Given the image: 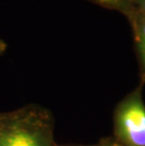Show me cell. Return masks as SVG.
Returning a JSON list of instances; mask_svg holds the SVG:
<instances>
[{
    "instance_id": "obj_1",
    "label": "cell",
    "mask_w": 145,
    "mask_h": 146,
    "mask_svg": "<svg viewBox=\"0 0 145 146\" xmlns=\"http://www.w3.org/2000/svg\"><path fill=\"white\" fill-rule=\"evenodd\" d=\"M51 111L29 104L0 112V146H56Z\"/></svg>"
},
{
    "instance_id": "obj_2",
    "label": "cell",
    "mask_w": 145,
    "mask_h": 146,
    "mask_svg": "<svg viewBox=\"0 0 145 146\" xmlns=\"http://www.w3.org/2000/svg\"><path fill=\"white\" fill-rule=\"evenodd\" d=\"M144 86L138 82L114 108L113 138L123 146H145Z\"/></svg>"
},
{
    "instance_id": "obj_3",
    "label": "cell",
    "mask_w": 145,
    "mask_h": 146,
    "mask_svg": "<svg viewBox=\"0 0 145 146\" xmlns=\"http://www.w3.org/2000/svg\"><path fill=\"white\" fill-rule=\"evenodd\" d=\"M123 15L127 19L133 32L136 55L138 62V82L145 85V15L134 8L130 9Z\"/></svg>"
},
{
    "instance_id": "obj_4",
    "label": "cell",
    "mask_w": 145,
    "mask_h": 146,
    "mask_svg": "<svg viewBox=\"0 0 145 146\" xmlns=\"http://www.w3.org/2000/svg\"><path fill=\"white\" fill-rule=\"evenodd\" d=\"M94 4L124 14L132 9V0H89Z\"/></svg>"
},
{
    "instance_id": "obj_5",
    "label": "cell",
    "mask_w": 145,
    "mask_h": 146,
    "mask_svg": "<svg viewBox=\"0 0 145 146\" xmlns=\"http://www.w3.org/2000/svg\"><path fill=\"white\" fill-rule=\"evenodd\" d=\"M98 144H99V146H123L120 143L119 141H117L116 139L113 138V136L102 138L100 141H98Z\"/></svg>"
},
{
    "instance_id": "obj_6",
    "label": "cell",
    "mask_w": 145,
    "mask_h": 146,
    "mask_svg": "<svg viewBox=\"0 0 145 146\" xmlns=\"http://www.w3.org/2000/svg\"><path fill=\"white\" fill-rule=\"evenodd\" d=\"M132 7L145 15V0H132Z\"/></svg>"
},
{
    "instance_id": "obj_7",
    "label": "cell",
    "mask_w": 145,
    "mask_h": 146,
    "mask_svg": "<svg viewBox=\"0 0 145 146\" xmlns=\"http://www.w3.org/2000/svg\"><path fill=\"white\" fill-rule=\"evenodd\" d=\"M7 48H8L7 42H6L5 41H3V40L0 39V57H1V56L6 52V50H7Z\"/></svg>"
},
{
    "instance_id": "obj_8",
    "label": "cell",
    "mask_w": 145,
    "mask_h": 146,
    "mask_svg": "<svg viewBox=\"0 0 145 146\" xmlns=\"http://www.w3.org/2000/svg\"><path fill=\"white\" fill-rule=\"evenodd\" d=\"M56 146H99L98 142L96 144H73V143H68V144H58Z\"/></svg>"
}]
</instances>
